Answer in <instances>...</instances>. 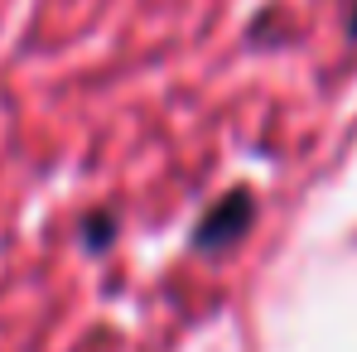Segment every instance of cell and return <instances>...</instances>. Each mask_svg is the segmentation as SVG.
I'll return each instance as SVG.
<instances>
[{
	"mask_svg": "<svg viewBox=\"0 0 357 352\" xmlns=\"http://www.w3.org/2000/svg\"><path fill=\"white\" fill-rule=\"evenodd\" d=\"M77 236H82V246H87L92 256H102V251H112V241H116V217H112V213H92V217H82Z\"/></svg>",
	"mask_w": 357,
	"mask_h": 352,
	"instance_id": "cell-2",
	"label": "cell"
},
{
	"mask_svg": "<svg viewBox=\"0 0 357 352\" xmlns=\"http://www.w3.org/2000/svg\"><path fill=\"white\" fill-rule=\"evenodd\" d=\"M251 222H256V193H251V188H227V193L203 213V222L193 227V251L218 256V251L237 246L241 236L251 232Z\"/></svg>",
	"mask_w": 357,
	"mask_h": 352,
	"instance_id": "cell-1",
	"label": "cell"
},
{
	"mask_svg": "<svg viewBox=\"0 0 357 352\" xmlns=\"http://www.w3.org/2000/svg\"><path fill=\"white\" fill-rule=\"evenodd\" d=\"M353 34H357V15H353Z\"/></svg>",
	"mask_w": 357,
	"mask_h": 352,
	"instance_id": "cell-3",
	"label": "cell"
}]
</instances>
